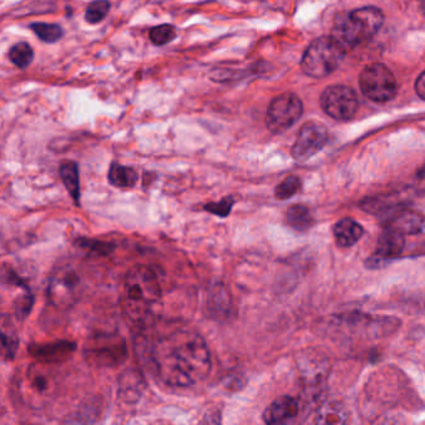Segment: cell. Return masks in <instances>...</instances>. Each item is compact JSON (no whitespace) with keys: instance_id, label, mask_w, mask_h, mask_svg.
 <instances>
[{"instance_id":"cell-1","label":"cell","mask_w":425,"mask_h":425,"mask_svg":"<svg viewBox=\"0 0 425 425\" xmlns=\"http://www.w3.org/2000/svg\"><path fill=\"white\" fill-rule=\"evenodd\" d=\"M150 368L166 386L186 388L199 384L210 374L211 353L199 333L175 331L152 342Z\"/></svg>"},{"instance_id":"cell-2","label":"cell","mask_w":425,"mask_h":425,"mask_svg":"<svg viewBox=\"0 0 425 425\" xmlns=\"http://www.w3.org/2000/svg\"><path fill=\"white\" fill-rule=\"evenodd\" d=\"M122 307L126 320L140 329L155 326L164 312L160 282L148 266H135L127 272Z\"/></svg>"},{"instance_id":"cell-3","label":"cell","mask_w":425,"mask_h":425,"mask_svg":"<svg viewBox=\"0 0 425 425\" xmlns=\"http://www.w3.org/2000/svg\"><path fill=\"white\" fill-rule=\"evenodd\" d=\"M383 22L384 17L379 9L373 6L360 8L338 19L332 38L348 51L370 40L381 29Z\"/></svg>"},{"instance_id":"cell-4","label":"cell","mask_w":425,"mask_h":425,"mask_svg":"<svg viewBox=\"0 0 425 425\" xmlns=\"http://www.w3.org/2000/svg\"><path fill=\"white\" fill-rule=\"evenodd\" d=\"M344 54L346 50L332 37L317 39L304 53L302 69L309 77H327L341 65Z\"/></svg>"},{"instance_id":"cell-5","label":"cell","mask_w":425,"mask_h":425,"mask_svg":"<svg viewBox=\"0 0 425 425\" xmlns=\"http://www.w3.org/2000/svg\"><path fill=\"white\" fill-rule=\"evenodd\" d=\"M83 291V277L72 265L58 267L50 277L48 297L58 308H69Z\"/></svg>"},{"instance_id":"cell-6","label":"cell","mask_w":425,"mask_h":425,"mask_svg":"<svg viewBox=\"0 0 425 425\" xmlns=\"http://www.w3.org/2000/svg\"><path fill=\"white\" fill-rule=\"evenodd\" d=\"M359 85L363 94L377 103H386L397 94V80L383 64H370L365 67L359 77Z\"/></svg>"},{"instance_id":"cell-7","label":"cell","mask_w":425,"mask_h":425,"mask_svg":"<svg viewBox=\"0 0 425 425\" xmlns=\"http://www.w3.org/2000/svg\"><path fill=\"white\" fill-rule=\"evenodd\" d=\"M85 357L99 367H116L126 359V343L120 336L98 334L85 344Z\"/></svg>"},{"instance_id":"cell-8","label":"cell","mask_w":425,"mask_h":425,"mask_svg":"<svg viewBox=\"0 0 425 425\" xmlns=\"http://www.w3.org/2000/svg\"><path fill=\"white\" fill-rule=\"evenodd\" d=\"M303 112L302 101L292 93L277 96L270 101L266 115V125L272 133H282L299 122Z\"/></svg>"},{"instance_id":"cell-9","label":"cell","mask_w":425,"mask_h":425,"mask_svg":"<svg viewBox=\"0 0 425 425\" xmlns=\"http://www.w3.org/2000/svg\"><path fill=\"white\" fill-rule=\"evenodd\" d=\"M320 104L326 114L341 122H346L353 117L358 109V98L353 90L344 85H332L327 88Z\"/></svg>"},{"instance_id":"cell-10","label":"cell","mask_w":425,"mask_h":425,"mask_svg":"<svg viewBox=\"0 0 425 425\" xmlns=\"http://www.w3.org/2000/svg\"><path fill=\"white\" fill-rule=\"evenodd\" d=\"M328 140L326 127L320 122H309L299 130L293 145L292 156L297 161H307L325 148Z\"/></svg>"},{"instance_id":"cell-11","label":"cell","mask_w":425,"mask_h":425,"mask_svg":"<svg viewBox=\"0 0 425 425\" xmlns=\"http://www.w3.org/2000/svg\"><path fill=\"white\" fill-rule=\"evenodd\" d=\"M75 343L70 341H54V342L40 343L29 346V353L38 360L39 363L51 365L61 363L67 360L75 351Z\"/></svg>"},{"instance_id":"cell-12","label":"cell","mask_w":425,"mask_h":425,"mask_svg":"<svg viewBox=\"0 0 425 425\" xmlns=\"http://www.w3.org/2000/svg\"><path fill=\"white\" fill-rule=\"evenodd\" d=\"M207 308L210 315L217 320H228L233 315L231 293L222 282L211 285L207 296Z\"/></svg>"},{"instance_id":"cell-13","label":"cell","mask_w":425,"mask_h":425,"mask_svg":"<svg viewBox=\"0 0 425 425\" xmlns=\"http://www.w3.org/2000/svg\"><path fill=\"white\" fill-rule=\"evenodd\" d=\"M299 414V403L289 395L277 398L267 407L263 420L267 424H285L294 419Z\"/></svg>"},{"instance_id":"cell-14","label":"cell","mask_w":425,"mask_h":425,"mask_svg":"<svg viewBox=\"0 0 425 425\" xmlns=\"http://www.w3.org/2000/svg\"><path fill=\"white\" fill-rule=\"evenodd\" d=\"M388 227L402 235H425V216L415 211L404 210L393 217Z\"/></svg>"},{"instance_id":"cell-15","label":"cell","mask_w":425,"mask_h":425,"mask_svg":"<svg viewBox=\"0 0 425 425\" xmlns=\"http://www.w3.org/2000/svg\"><path fill=\"white\" fill-rule=\"evenodd\" d=\"M403 236L404 235H402L400 232L388 227L378 240L376 257L386 260V259L397 257V256L402 254L404 249Z\"/></svg>"},{"instance_id":"cell-16","label":"cell","mask_w":425,"mask_h":425,"mask_svg":"<svg viewBox=\"0 0 425 425\" xmlns=\"http://www.w3.org/2000/svg\"><path fill=\"white\" fill-rule=\"evenodd\" d=\"M333 232H334V237L339 246L351 247L358 242L360 237L363 236L365 230L362 228L358 222L353 221L351 218H343L334 225Z\"/></svg>"},{"instance_id":"cell-17","label":"cell","mask_w":425,"mask_h":425,"mask_svg":"<svg viewBox=\"0 0 425 425\" xmlns=\"http://www.w3.org/2000/svg\"><path fill=\"white\" fill-rule=\"evenodd\" d=\"M349 420V413L342 403L331 402L320 407L315 414V424L338 425L346 424Z\"/></svg>"},{"instance_id":"cell-18","label":"cell","mask_w":425,"mask_h":425,"mask_svg":"<svg viewBox=\"0 0 425 425\" xmlns=\"http://www.w3.org/2000/svg\"><path fill=\"white\" fill-rule=\"evenodd\" d=\"M61 181L67 190L75 204L80 202V180H79V167L74 161H65L59 167Z\"/></svg>"},{"instance_id":"cell-19","label":"cell","mask_w":425,"mask_h":425,"mask_svg":"<svg viewBox=\"0 0 425 425\" xmlns=\"http://www.w3.org/2000/svg\"><path fill=\"white\" fill-rule=\"evenodd\" d=\"M109 183L119 188H131L138 183V174L133 167L114 162L109 170Z\"/></svg>"},{"instance_id":"cell-20","label":"cell","mask_w":425,"mask_h":425,"mask_svg":"<svg viewBox=\"0 0 425 425\" xmlns=\"http://www.w3.org/2000/svg\"><path fill=\"white\" fill-rule=\"evenodd\" d=\"M286 220L288 225L297 231H307L315 222L310 211L304 204H294L289 207L286 214Z\"/></svg>"},{"instance_id":"cell-21","label":"cell","mask_w":425,"mask_h":425,"mask_svg":"<svg viewBox=\"0 0 425 425\" xmlns=\"http://www.w3.org/2000/svg\"><path fill=\"white\" fill-rule=\"evenodd\" d=\"M9 59L15 67L20 69L28 67L34 59L33 48L28 44L20 41L18 44L13 45L9 50Z\"/></svg>"},{"instance_id":"cell-22","label":"cell","mask_w":425,"mask_h":425,"mask_svg":"<svg viewBox=\"0 0 425 425\" xmlns=\"http://www.w3.org/2000/svg\"><path fill=\"white\" fill-rule=\"evenodd\" d=\"M30 28L37 34L40 40L44 43H56L64 35L60 25L58 24H48V22H33Z\"/></svg>"},{"instance_id":"cell-23","label":"cell","mask_w":425,"mask_h":425,"mask_svg":"<svg viewBox=\"0 0 425 425\" xmlns=\"http://www.w3.org/2000/svg\"><path fill=\"white\" fill-rule=\"evenodd\" d=\"M29 388L37 393L38 395H46L50 392V378L38 368L29 370L28 374Z\"/></svg>"},{"instance_id":"cell-24","label":"cell","mask_w":425,"mask_h":425,"mask_svg":"<svg viewBox=\"0 0 425 425\" xmlns=\"http://www.w3.org/2000/svg\"><path fill=\"white\" fill-rule=\"evenodd\" d=\"M109 11H110V3L107 0H95L86 8L85 19L90 24H98L105 19Z\"/></svg>"},{"instance_id":"cell-25","label":"cell","mask_w":425,"mask_h":425,"mask_svg":"<svg viewBox=\"0 0 425 425\" xmlns=\"http://www.w3.org/2000/svg\"><path fill=\"white\" fill-rule=\"evenodd\" d=\"M176 29L170 24H164L151 29L149 33V38L151 43L157 46L169 44L171 43L174 39L176 38Z\"/></svg>"},{"instance_id":"cell-26","label":"cell","mask_w":425,"mask_h":425,"mask_svg":"<svg viewBox=\"0 0 425 425\" xmlns=\"http://www.w3.org/2000/svg\"><path fill=\"white\" fill-rule=\"evenodd\" d=\"M302 186V181L299 176H291L286 177L283 181H282L276 190H275V196L278 200H288L292 197L293 195L299 192V188Z\"/></svg>"},{"instance_id":"cell-27","label":"cell","mask_w":425,"mask_h":425,"mask_svg":"<svg viewBox=\"0 0 425 425\" xmlns=\"http://www.w3.org/2000/svg\"><path fill=\"white\" fill-rule=\"evenodd\" d=\"M77 244H79V247L86 249L91 254H99V256H107L115 249V246L112 243L98 241V240H89V238H79Z\"/></svg>"},{"instance_id":"cell-28","label":"cell","mask_w":425,"mask_h":425,"mask_svg":"<svg viewBox=\"0 0 425 425\" xmlns=\"http://www.w3.org/2000/svg\"><path fill=\"white\" fill-rule=\"evenodd\" d=\"M233 204H235V199L231 196H227L218 202H210V204H204V210L210 212L212 215L218 216V217H227L231 214Z\"/></svg>"},{"instance_id":"cell-29","label":"cell","mask_w":425,"mask_h":425,"mask_svg":"<svg viewBox=\"0 0 425 425\" xmlns=\"http://www.w3.org/2000/svg\"><path fill=\"white\" fill-rule=\"evenodd\" d=\"M1 343H3V358L11 360L14 358L18 349V338L14 333H8L3 327L1 331Z\"/></svg>"},{"instance_id":"cell-30","label":"cell","mask_w":425,"mask_h":425,"mask_svg":"<svg viewBox=\"0 0 425 425\" xmlns=\"http://www.w3.org/2000/svg\"><path fill=\"white\" fill-rule=\"evenodd\" d=\"M415 90L420 98L425 100V72H421L420 77H418V80L415 83Z\"/></svg>"},{"instance_id":"cell-31","label":"cell","mask_w":425,"mask_h":425,"mask_svg":"<svg viewBox=\"0 0 425 425\" xmlns=\"http://www.w3.org/2000/svg\"><path fill=\"white\" fill-rule=\"evenodd\" d=\"M421 11L425 14V0H421Z\"/></svg>"}]
</instances>
